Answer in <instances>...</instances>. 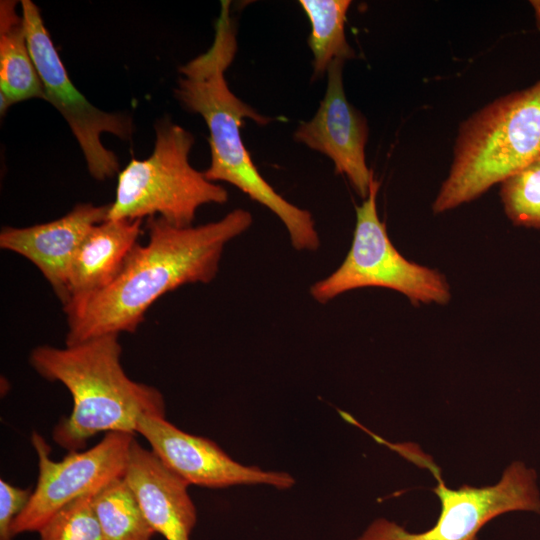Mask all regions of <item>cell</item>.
Segmentation results:
<instances>
[{
	"mask_svg": "<svg viewBox=\"0 0 540 540\" xmlns=\"http://www.w3.org/2000/svg\"><path fill=\"white\" fill-rule=\"evenodd\" d=\"M94 494L59 510L38 532L40 540H105L92 506Z\"/></svg>",
	"mask_w": 540,
	"mask_h": 540,
	"instance_id": "d6986e66",
	"label": "cell"
},
{
	"mask_svg": "<svg viewBox=\"0 0 540 540\" xmlns=\"http://www.w3.org/2000/svg\"><path fill=\"white\" fill-rule=\"evenodd\" d=\"M17 1L0 2V111L14 103L39 98L45 93L30 54L22 13Z\"/></svg>",
	"mask_w": 540,
	"mask_h": 540,
	"instance_id": "9a60e30c",
	"label": "cell"
},
{
	"mask_svg": "<svg viewBox=\"0 0 540 540\" xmlns=\"http://www.w3.org/2000/svg\"><path fill=\"white\" fill-rule=\"evenodd\" d=\"M133 440V433L108 432L92 448L68 452L61 461H54L45 439L33 432L38 479L27 506L14 521L13 535L38 532L69 503L124 477Z\"/></svg>",
	"mask_w": 540,
	"mask_h": 540,
	"instance_id": "9c48e42d",
	"label": "cell"
},
{
	"mask_svg": "<svg viewBox=\"0 0 540 540\" xmlns=\"http://www.w3.org/2000/svg\"><path fill=\"white\" fill-rule=\"evenodd\" d=\"M379 186L373 179L368 196L356 206V225L345 259L333 273L310 287L311 296L327 303L350 290L381 287L405 295L414 305L447 304L451 291L445 276L407 260L392 244L377 212Z\"/></svg>",
	"mask_w": 540,
	"mask_h": 540,
	"instance_id": "52a82bcc",
	"label": "cell"
},
{
	"mask_svg": "<svg viewBox=\"0 0 540 540\" xmlns=\"http://www.w3.org/2000/svg\"><path fill=\"white\" fill-rule=\"evenodd\" d=\"M311 32L308 45L313 54V77L320 78L334 60L346 61L355 57L345 35L349 0H301Z\"/></svg>",
	"mask_w": 540,
	"mask_h": 540,
	"instance_id": "2e32d148",
	"label": "cell"
},
{
	"mask_svg": "<svg viewBox=\"0 0 540 540\" xmlns=\"http://www.w3.org/2000/svg\"><path fill=\"white\" fill-rule=\"evenodd\" d=\"M33 490L16 487L0 480V540H13L12 527L27 506Z\"/></svg>",
	"mask_w": 540,
	"mask_h": 540,
	"instance_id": "ffe728a7",
	"label": "cell"
},
{
	"mask_svg": "<svg viewBox=\"0 0 540 540\" xmlns=\"http://www.w3.org/2000/svg\"><path fill=\"white\" fill-rule=\"evenodd\" d=\"M194 142L190 131L168 118L159 120L152 153L146 159H131L118 173L107 219L160 217L174 226L188 227L201 206L226 203L227 191L190 164Z\"/></svg>",
	"mask_w": 540,
	"mask_h": 540,
	"instance_id": "5b68a950",
	"label": "cell"
},
{
	"mask_svg": "<svg viewBox=\"0 0 540 540\" xmlns=\"http://www.w3.org/2000/svg\"><path fill=\"white\" fill-rule=\"evenodd\" d=\"M229 4L221 2L209 49L179 68L175 96L185 109L199 114L208 127L211 161L204 176L211 182L222 181L237 187L271 210L284 224L296 250L315 251L320 239L311 213L274 190L257 170L243 143V120L249 118L258 125H266L271 119L238 98L225 80V71L237 51Z\"/></svg>",
	"mask_w": 540,
	"mask_h": 540,
	"instance_id": "7a4b0ae2",
	"label": "cell"
},
{
	"mask_svg": "<svg viewBox=\"0 0 540 540\" xmlns=\"http://www.w3.org/2000/svg\"><path fill=\"white\" fill-rule=\"evenodd\" d=\"M110 204L80 203L56 220L29 227H4L0 247L31 261L63 306L69 299L72 262L90 230L107 220Z\"/></svg>",
	"mask_w": 540,
	"mask_h": 540,
	"instance_id": "7c38bea8",
	"label": "cell"
},
{
	"mask_svg": "<svg viewBox=\"0 0 540 540\" xmlns=\"http://www.w3.org/2000/svg\"><path fill=\"white\" fill-rule=\"evenodd\" d=\"M500 197L514 225L540 229V156L501 183Z\"/></svg>",
	"mask_w": 540,
	"mask_h": 540,
	"instance_id": "ac0fdd59",
	"label": "cell"
},
{
	"mask_svg": "<svg viewBox=\"0 0 540 540\" xmlns=\"http://www.w3.org/2000/svg\"><path fill=\"white\" fill-rule=\"evenodd\" d=\"M124 479L155 533L166 540H190L197 511L188 493L189 484L135 439Z\"/></svg>",
	"mask_w": 540,
	"mask_h": 540,
	"instance_id": "4fadbf2b",
	"label": "cell"
},
{
	"mask_svg": "<svg viewBox=\"0 0 540 540\" xmlns=\"http://www.w3.org/2000/svg\"><path fill=\"white\" fill-rule=\"evenodd\" d=\"M252 223L251 213L241 208L199 226L177 227L160 217L148 218V242L133 247L115 279L64 311L66 345L134 333L161 296L186 284L211 282L226 244Z\"/></svg>",
	"mask_w": 540,
	"mask_h": 540,
	"instance_id": "6da1fadb",
	"label": "cell"
},
{
	"mask_svg": "<svg viewBox=\"0 0 540 540\" xmlns=\"http://www.w3.org/2000/svg\"><path fill=\"white\" fill-rule=\"evenodd\" d=\"M121 352L119 334L32 350L29 361L36 372L62 383L72 395L70 415L52 431L53 440L68 452L80 451L100 432L135 434L142 416L165 417L161 392L130 379L121 365Z\"/></svg>",
	"mask_w": 540,
	"mask_h": 540,
	"instance_id": "3957f363",
	"label": "cell"
},
{
	"mask_svg": "<svg viewBox=\"0 0 540 540\" xmlns=\"http://www.w3.org/2000/svg\"><path fill=\"white\" fill-rule=\"evenodd\" d=\"M400 454L427 468L437 480L432 491L440 500L441 510L435 525L421 533H412L393 521L378 518L353 540H478L483 526L501 514L513 511L540 514L537 475L523 462L511 463L494 485H462L451 489L428 455L409 443L402 446Z\"/></svg>",
	"mask_w": 540,
	"mask_h": 540,
	"instance_id": "8992f818",
	"label": "cell"
},
{
	"mask_svg": "<svg viewBox=\"0 0 540 540\" xmlns=\"http://www.w3.org/2000/svg\"><path fill=\"white\" fill-rule=\"evenodd\" d=\"M92 506L105 540H151L155 533L124 477L96 492Z\"/></svg>",
	"mask_w": 540,
	"mask_h": 540,
	"instance_id": "e0dca14e",
	"label": "cell"
},
{
	"mask_svg": "<svg viewBox=\"0 0 540 540\" xmlns=\"http://www.w3.org/2000/svg\"><path fill=\"white\" fill-rule=\"evenodd\" d=\"M142 219L110 220L94 226L76 252L71 266L69 299L63 310L107 287L142 234Z\"/></svg>",
	"mask_w": 540,
	"mask_h": 540,
	"instance_id": "5bb4252c",
	"label": "cell"
},
{
	"mask_svg": "<svg viewBox=\"0 0 540 540\" xmlns=\"http://www.w3.org/2000/svg\"><path fill=\"white\" fill-rule=\"evenodd\" d=\"M20 7L45 101L67 122L90 175L99 181L113 177L119 173V161L117 155L103 145L101 135L110 133L129 140L133 134L132 118L123 113L106 112L90 103L70 80L37 5L31 0H21Z\"/></svg>",
	"mask_w": 540,
	"mask_h": 540,
	"instance_id": "ba28073f",
	"label": "cell"
},
{
	"mask_svg": "<svg viewBox=\"0 0 540 540\" xmlns=\"http://www.w3.org/2000/svg\"><path fill=\"white\" fill-rule=\"evenodd\" d=\"M136 432L147 440L164 465L189 485L226 488L263 484L285 490L295 484L287 472L267 471L233 460L212 440L186 433L165 417H140Z\"/></svg>",
	"mask_w": 540,
	"mask_h": 540,
	"instance_id": "30bf717a",
	"label": "cell"
},
{
	"mask_svg": "<svg viewBox=\"0 0 540 540\" xmlns=\"http://www.w3.org/2000/svg\"><path fill=\"white\" fill-rule=\"evenodd\" d=\"M343 65L342 60L329 65L324 98L313 118L302 122L293 137L330 158L335 172L345 175L365 199L374 179L365 156L369 129L366 118L346 98Z\"/></svg>",
	"mask_w": 540,
	"mask_h": 540,
	"instance_id": "8fae6325",
	"label": "cell"
},
{
	"mask_svg": "<svg viewBox=\"0 0 540 540\" xmlns=\"http://www.w3.org/2000/svg\"><path fill=\"white\" fill-rule=\"evenodd\" d=\"M531 3L535 10L537 26L540 29V1H531Z\"/></svg>",
	"mask_w": 540,
	"mask_h": 540,
	"instance_id": "44dd1931",
	"label": "cell"
},
{
	"mask_svg": "<svg viewBox=\"0 0 540 540\" xmlns=\"http://www.w3.org/2000/svg\"><path fill=\"white\" fill-rule=\"evenodd\" d=\"M539 156L540 80L493 100L461 123L433 213L473 201Z\"/></svg>",
	"mask_w": 540,
	"mask_h": 540,
	"instance_id": "277c9868",
	"label": "cell"
}]
</instances>
